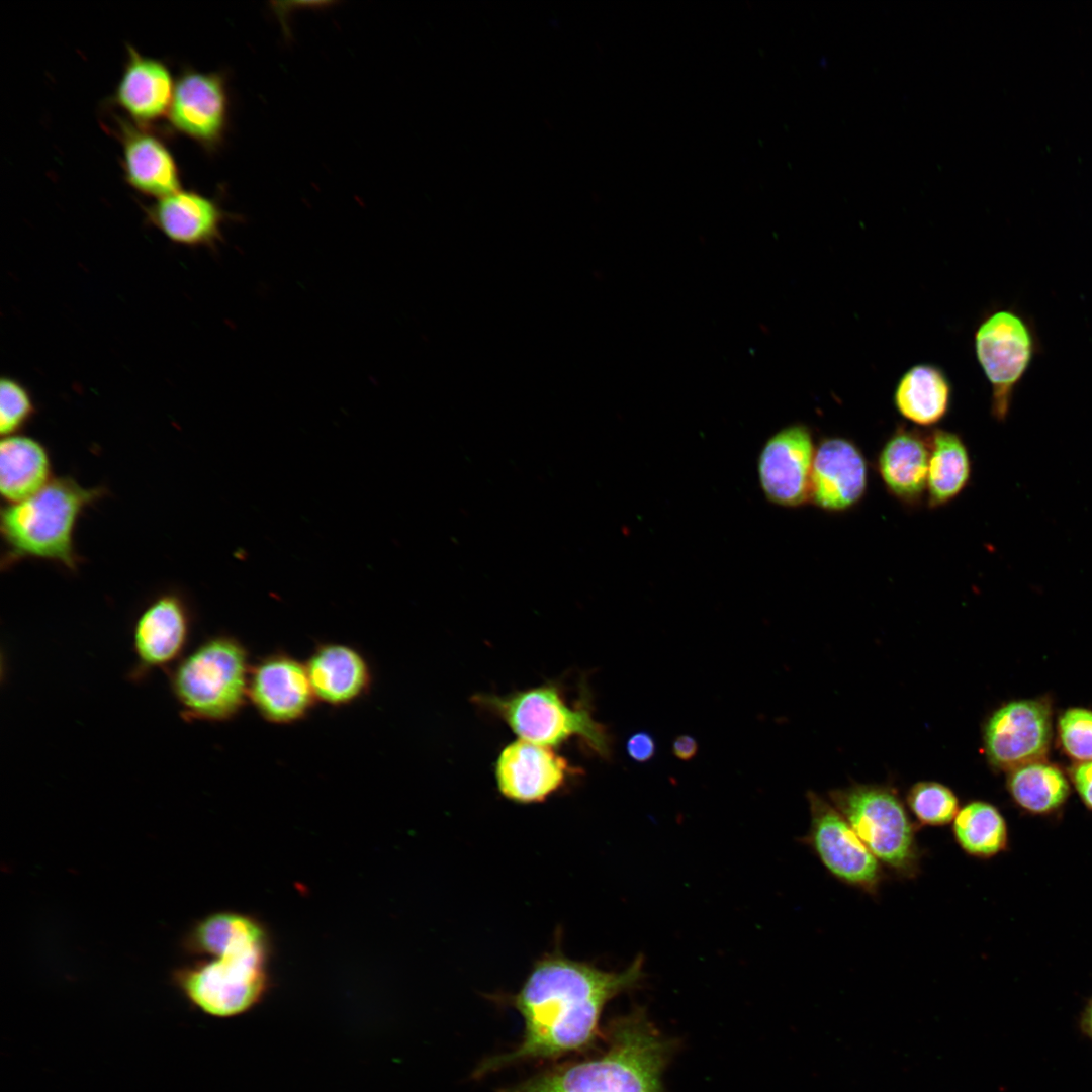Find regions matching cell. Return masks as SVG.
Masks as SVG:
<instances>
[{
  "label": "cell",
  "instance_id": "cell-1",
  "mask_svg": "<svg viewBox=\"0 0 1092 1092\" xmlns=\"http://www.w3.org/2000/svg\"><path fill=\"white\" fill-rule=\"evenodd\" d=\"M642 976L641 956L621 972L601 970L559 950L543 956L511 1000L524 1021L522 1041L512 1052L484 1061L476 1075L589 1048L599 1035L606 1004L636 987Z\"/></svg>",
  "mask_w": 1092,
  "mask_h": 1092
},
{
  "label": "cell",
  "instance_id": "cell-2",
  "mask_svg": "<svg viewBox=\"0 0 1092 1092\" xmlns=\"http://www.w3.org/2000/svg\"><path fill=\"white\" fill-rule=\"evenodd\" d=\"M184 947L209 957L178 968L172 976L186 1000L204 1014L241 1016L268 994L269 940L264 927L251 916L231 911L209 914L190 928Z\"/></svg>",
  "mask_w": 1092,
  "mask_h": 1092
},
{
  "label": "cell",
  "instance_id": "cell-3",
  "mask_svg": "<svg viewBox=\"0 0 1092 1092\" xmlns=\"http://www.w3.org/2000/svg\"><path fill=\"white\" fill-rule=\"evenodd\" d=\"M609 1035L602 1055L554 1067L503 1092H664L661 1076L672 1044L644 1012L616 1019Z\"/></svg>",
  "mask_w": 1092,
  "mask_h": 1092
},
{
  "label": "cell",
  "instance_id": "cell-4",
  "mask_svg": "<svg viewBox=\"0 0 1092 1092\" xmlns=\"http://www.w3.org/2000/svg\"><path fill=\"white\" fill-rule=\"evenodd\" d=\"M105 488L84 487L73 477L60 476L36 493L6 504L0 512L4 545L1 566L20 560H48L77 570L81 559L75 548L77 523L86 509L99 500Z\"/></svg>",
  "mask_w": 1092,
  "mask_h": 1092
},
{
  "label": "cell",
  "instance_id": "cell-5",
  "mask_svg": "<svg viewBox=\"0 0 1092 1092\" xmlns=\"http://www.w3.org/2000/svg\"><path fill=\"white\" fill-rule=\"evenodd\" d=\"M249 654L234 636H211L169 671V684L186 722L233 719L248 703Z\"/></svg>",
  "mask_w": 1092,
  "mask_h": 1092
},
{
  "label": "cell",
  "instance_id": "cell-6",
  "mask_svg": "<svg viewBox=\"0 0 1092 1092\" xmlns=\"http://www.w3.org/2000/svg\"><path fill=\"white\" fill-rule=\"evenodd\" d=\"M828 797L888 874L900 880L920 875L924 856L917 840L920 828L895 789L855 784L833 789Z\"/></svg>",
  "mask_w": 1092,
  "mask_h": 1092
},
{
  "label": "cell",
  "instance_id": "cell-7",
  "mask_svg": "<svg viewBox=\"0 0 1092 1092\" xmlns=\"http://www.w3.org/2000/svg\"><path fill=\"white\" fill-rule=\"evenodd\" d=\"M474 702L503 719L521 739L554 747L576 736L601 758L612 757V735L594 718L590 705L584 700L570 705L557 685L504 696L476 695Z\"/></svg>",
  "mask_w": 1092,
  "mask_h": 1092
},
{
  "label": "cell",
  "instance_id": "cell-8",
  "mask_svg": "<svg viewBox=\"0 0 1092 1092\" xmlns=\"http://www.w3.org/2000/svg\"><path fill=\"white\" fill-rule=\"evenodd\" d=\"M1037 348L1032 326L1014 309H994L980 321L974 351L990 383L991 414L997 421L1007 418L1014 390Z\"/></svg>",
  "mask_w": 1092,
  "mask_h": 1092
},
{
  "label": "cell",
  "instance_id": "cell-9",
  "mask_svg": "<svg viewBox=\"0 0 1092 1092\" xmlns=\"http://www.w3.org/2000/svg\"><path fill=\"white\" fill-rule=\"evenodd\" d=\"M809 830L801 842L835 880L877 897L888 873L856 835L843 815L815 792H807Z\"/></svg>",
  "mask_w": 1092,
  "mask_h": 1092
},
{
  "label": "cell",
  "instance_id": "cell-10",
  "mask_svg": "<svg viewBox=\"0 0 1092 1092\" xmlns=\"http://www.w3.org/2000/svg\"><path fill=\"white\" fill-rule=\"evenodd\" d=\"M1053 737V712L1044 699L1008 702L994 711L983 730L985 753L997 770L1011 771L1041 760Z\"/></svg>",
  "mask_w": 1092,
  "mask_h": 1092
},
{
  "label": "cell",
  "instance_id": "cell-11",
  "mask_svg": "<svg viewBox=\"0 0 1092 1092\" xmlns=\"http://www.w3.org/2000/svg\"><path fill=\"white\" fill-rule=\"evenodd\" d=\"M191 627V611L180 594L165 592L155 597L133 625L135 664L130 678L140 680L153 670L173 667L184 656Z\"/></svg>",
  "mask_w": 1092,
  "mask_h": 1092
},
{
  "label": "cell",
  "instance_id": "cell-12",
  "mask_svg": "<svg viewBox=\"0 0 1092 1092\" xmlns=\"http://www.w3.org/2000/svg\"><path fill=\"white\" fill-rule=\"evenodd\" d=\"M316 701L304 662L274 652L251 666L248 702L274 724H291L307 716Z\"/></svg>",
  "mask_w": 1092,
  "mask_h": 1092
},
{
  "label": "cell",
  "instance_id": "cell-13",
  "mask_svg": "<svg viewBox=\"0 0 1092 1092\" xmlns=\"http://www.w3.org/2000/svg\"><path fill=\"white\" fill-rule=\"evenodd\" d=\"M179 132L212 150L224 139L230 99L224 77L216 72L186 70L175 83L168 112Z\"/></svg>",
  "mask_w": 1092,
  "mask_h": 1092
},
{
  "label": "cell",
  "instance_id": "cell-14",
  "mask_svg": "<svg viewBox=\"0 0 1092 1092\" xmlns=\"http://www.w3.org/2000/svg\"><path fill=\"white\" fill-rule=\"evenodd\" d=\"M814 453L812 432L804 424L790 425L767 440L759 455L758 475L769 502L792 508L809 500Z\"/></svg>",
  "mask_w": 1092,
  "mask_h": 1092
},
{
  "label": "cell",
  "instance_id": "cell-15",
  "mask_svg": "<svg viewBox=\"0 0 1092 1092\" xmlns=\"http://www.w3.org/2000/svg\"><path fill=\"white\" fill-rule=\"evenodd\" d=\"M868 480V461L851 439L830 436L820 440L811 470L810 502L830 513L851 510L864 497Z\"/></svg>",
  "mask_w": 1092,
  "mask_h": 1092
},
{
  "label": "cell",
  "instance_id": "cell-16",
  "mask_svg": "<svg viewBox=\"0 0 1092 1092\" xmlns=\"http://www.w3.org/2000/svg\"><path fill=\"white\" fill-rule=\"evenodd\" d=\"M575 771L553 747L524 739L505 746L494 763L500 794L523 804L546 800L562 788Z\"/></svg>",
  "mask_w": 1092,
  "mask_h": 1092
},
{
  "label": "cell",
  "instance_id": "cell-17",
  "mask_svg": "<svg viewBox=\"0 0 1092 1092\" xmlns=\"http://www.w3.org/2000/svg\"><path fill=\"white\" fill-rule=\"evenodd\" d=\"M147 217L169 241L187 247H213L221 239L228 213L196 191L179 190L156 199Z\"/></svg>",
  "mask_w": 1092,
  "mask_h": 1092
},
{
  "label": "cell",
  "instance_id": "cell-18",
  "mask_svg": "<svg viewBox=\"0 0 1092 1092\" xmlns=\"http://www.w3.org/2000/svg\"><path fill=\"white\" fill-rule=\"evenodd\" d=\"M929 453V433L897 426L877 457V471L889 494L908 507L920 504L926 496Z\"/></svg>",
  "mask_w": 1092,
  "mask_h": 1092
},
{
  "label": "cell",
  "instance_id": "cell-19",
  "mask_svg": "<svg viewBox=\"0 0 1092 1092\" xmlns=\"http://www.w3.org/2000/svg\"><path fill=\"white\" fill-rule=\"evenodd\" d=\"M304 663L316 701L327 705H349L370 689V666L363 654L348 644L323 643Z\"/></svg>",
  "mask_w": 1092,
  "mask_h": 1092
},
{
  "label": "cell",
  "instance_id": "cell-20",
  "mask_svg": "<svg viewBox=\"0 0 1092 1092\" xmlns=\"http://www.w3.org/2000/svg\"><path fill=\"white\" fill-rule=\"evenodd\" d=\"M116 86L115 102L139 123H148L169 112L175 83L168 67L131 47Z\"/></svg>",
  "mask_w": 1092,
  "mask_h": 1092
},
{
  "label": "cell",
  "instance_id": "cell-21",
  "mask_svg": "<svg viewBox=\"0 0 1092 1092\" xmlns=\"http://www.w3.org/2000/svg\"><path fill=\"white\" fill-rule=\"evenodd\" d=\"M122 166L127 183L156 199L181 190L176 161L161 139L145 129L123 127Z\"/></svg>",
  "mask_w": 1092,
  "mask_h": 1092
},
{
  "label": "cell",
  "instance_id": "cell-22",
  "mask_svg": "<svg viewBox=\"0 0 1092 1092\" xmlns=\"http://www.w3.org/2000/svg\"><path fill=\"white\" fill-rule=\"evenodd\" d=\"M952 385L938 365L919 363L908 368L899 378L893 391V404L905 420L919 426L932 427L949 413Z\"/></svg>",
  "mask_w": 1092,
  "mask_h": 1092
},
{
  "label": "cell",
  "instance_id": "cell-23",
  "mask_svg": "<svg viewBox=\"0 0 1092 1092\" xmlns=\"http://www.w3.org/2000/svg\"><path fill=\"white\" fill-rule=\"evenodd\" d=\"M52 480L47 448L36 439L11 435L0 442V492L6 504L36 493Z\"/></svg>",
  "mask_w": 1092,
  "mask_h": 1092
},
{
  "label": "cell",
  "instance_id": "cell-24",
  "mask_svg": "<svg viewBox=\"0 0 1092 1092\" xmlns=\"http://www.w3.org/2000/svg\"><path fill=\"white\" fill-rule=\"evenodd\" d=\"M1006 789L1022 813L1043 818L1059 817L1071 795V783L1064 771L1043 759L1009 771Z\"/></svg>",
  "mask_w": 1092,
  "mask_h": 1092
},
{
  "label": "cell",
  "instance_id": "cell-25",
  "mask_svg": "<svg viewBox=\"0 0 1092 1092\" xmlns=\"http://www.w3.org/2000/svg\"><path fill=\"white\" fill-rule=\"evenodd\" d=\"M929 445L926 502L935 509L952 502L968 486L972 461L963 438L956 432L936 428L929 433Z\"/></svg>",
  "mask_w": 1092,
  "mask_h": 1092
},
{
  "label": "cell",
  "instance_id": "cell-26",
  "mask_svg": "<svg viewBox=\"0 0 1092 1092\" xmlns=\"http://www.w3.org/2000/svg\"><path fill=\"white\" fill-rule=\"evenodd\" d=\"M951 834L960 849L969 857L989 860L1010 848L1007 821L999 808L990 802L966 803L951 823Z\"/></svg>",
  "mask_w": 1092,
  "mask_h": 1092
},
{
  "label": "cell",
  "instance_id": "cell-27",
  "mask_svg": "<svg viewBox=\"0 0 1092 1092\" xmlns=\"http://www.w3.org/2000/svg\"><path fill=\"white\" fill-rule=\"evenodd\" d=\"M906 805L919 828L946 826L960 810L956 793L934 781L915 783L907 792Z\"/></svg>",
  "mask_w": 1092,
  "mask_h": 1092
},
{
  "label": "cell",
  "instance_id": "cell-28",
  "mask_svg": "<svg viewBox=\"0 0 1092 1092\" xmlns=\"http://www.w3.org/2000/svg\"><path fill=\"white\" fill-rule=\"evenodd\" d=\"M1063 751L1075 762L1092 761V710L1072 707L1061 713L1057 722Z\"/></svg>",
  "mask_w": 1092,
  "mask_h": 1092
},
{
  "label": "cell",
  "instance_id": "cell-29",
  "mask_svg": "<svg viewBox=\"0 0 1092 1092\" xmlns=\"http://www.w3.org/2000/svg\"><path fill=\"white\" fill-rule=\"evenodd\" d=\"M35 405L28 389L9 376L0 381V432L2 437L17 434L32 419Z\"/></svg>",
  "mask_w": 1092,
  "mask_h": 1092
},
{
  "label": "cell",
  "instance_id": "cell-30",
  "mask_svg": "<svg viewBox=\"0 0 1092 1092\" xmlns=\"http://www.w3.org/2000/svg\"><path fill=\"white\" fill-rule=\"evenodd\" d=\"M1069 779L1084 806L1092 812V761L1074 762L1069 768Z\"/></svg>",
  "mask_w": 1092,
  "mask_h": 1092
},
{
  "label": "cell",
  "instance_id": "cell-31",
  "mask_svg": "<svg viewBox=\"0 0 1092 1092\" xmlns=\"http://www.w3.org/2000/svg\"><path fill=\"white\" fill-rule=\"evenodd\" d=\"M629 757L639 763L650 761L656 753L654 737L645 731L632 734L626 742Z\"/></svg>",
  "mask_w": 1092,
  "mask_h": 1092
},
{
  "label": "cell",
  "instance_id": "cell-32",
  "mask_svg": "<svg viewBox=\"0 0 1092 1092\" xmlns=\"http://www.w3.org/2000/svg\"><path fill=\"white\" fill-rule=\"evenodd\" d=\"M698 752V743L690 735H679L672 742V753L682 761L693 759Z\"/></svg>",
  "mask_w": 1092,
  "mask_h": 1092
},
{
  "label": "cell",
  "instance_id": "cell-33",
  "mask_svg": "<svg viewBox=\"0 0 1092 1092\" xmlns=\"http://www.w3.org/2000/svg\"><path fill=\"white\" fill-rule=\"evenodd\" d=\"M1084 1022H1085V1026L1089 1029L1090 1033L1092 1034V999L1090 1000V1002H1089V1004H1088V1006L1086 1008L1085 1015H1084Z\"/></svg>",
  "mask_w": 1092,
  "mask_h": 1092
}]
</instances>
